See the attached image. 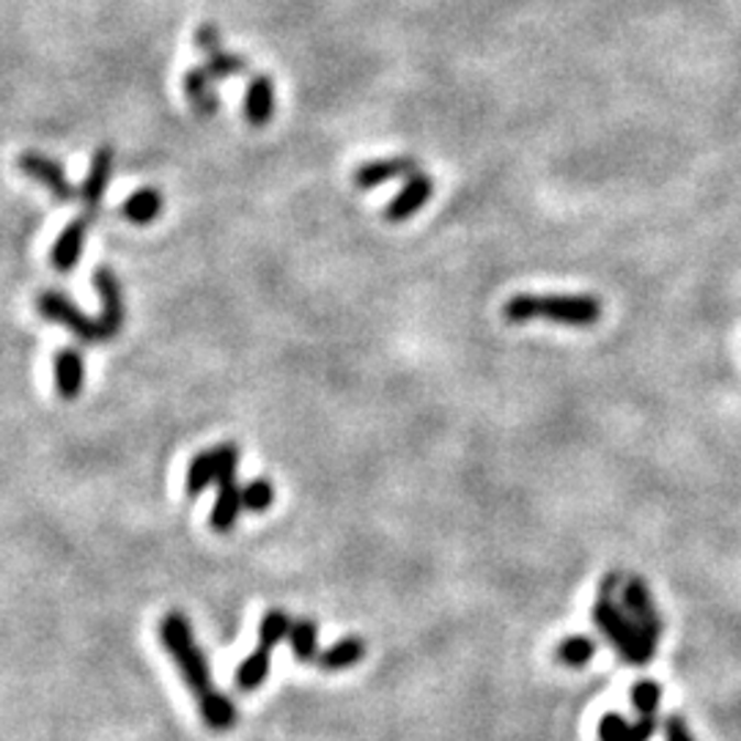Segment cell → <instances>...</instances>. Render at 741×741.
Returning <instances> with one entry per match:
<instances>
[{
    "instance_id": "6da1fadb",
    "label": "cell",
    "mask_w": 741,
    "mask_h": 741,
    "mask_svg": "<svg viewBox=\"0 0 741 741\" xmlns=\"http://www.w3.org/2000/svg\"><path fill=\"white\" fill-rule=\"evenodd\" d=\"M160 640H163L165 651L174 656L176 667H179L187 687L198 695V711L204 726L217 733L231 731L239 720V711L237 706H233L226 695L217 693L215 684H211L209 665H206L204 651H200L198 643H195L193 629H189L185 612L171 610L168 615L163 618V623H160Z\"/></svg>"
},
{
    "instance_id": "7a4b0ae2",
    "label": "cell",
    "mask_w": 741,
    "mask_h": 741,
    "mask_svg": "<svg viewBox=\"0 0 741 741\" xmlns=\"http://www.w3.org/2000/svg\"><path fill=\"white\" fill-rule=\"evenodd\" d=\"M505 322L547 319L555 325L590 327L601 319V303L590 294H516L503 308Z\"/></svg>"
},
{
    "instance_id": "3957f363",
    "label": "cell",
    "mask_w": 741,
    "mask_h": 741,
    "mask_svg": "<svg viewBox=\"0 0 741 741\" xmlns=\"http://www.w3.org/2000/svg\"><path fill=\"white\" fill-rule=\"evenodd\" d=\"M618 585V574H610L604 577L599 590V599L593 604V621L596 626L601 629L607 640L615 645V651L621 654V660L626 665H638L640 667V649H638V629H634V621L629 618V612H623L621 607L612 601V590Z\"/></svg>"
},
{
    "instance_id": "277c9868",
    "label": "cell",
    "mask_w": 741,
    "mask_h": 741,
    "mask_svg": "<svg viewBox=\"0 0 741 741\" xmlns=\"http://www.w3.org/2000/svg\"><path fill=\"white\" fill-rule=\"evenodd\" d=\"M623 607H626L629 618L638 629V645H640V665H649L660 649L662 623L656 615V607L651 604V593L640 577H632L623 588Z\"/></svg>"
},
{
    "instance_id": "5b68a950",
    "label": "cell",
    "mask_w": 741,
    "mask_h": 741,
    "mask_svg": "<svg viewBox=\"0 0 741 741\" xmlns=\"http://www.w3.org/2000/svg\"><path fill=\"white\" fill-rule=\"evenodd\" d=\"M39 314L47 322L66 327L75 338H80L83 344H99L102 341V330H99V322H94L91 316L83 314L72 299H66L58 292H42L36 299Z\"/></svg>"
},
{
    "instance_id": "8992f818",
    "label": "cell",
    "mask_w": 741,
    "mask_h": 741,
    "mask_svg": "<svg viewBox=\"0 0 741 741\" xmlns=\"http://www.w3.org/2000/svg\"><path fill=\"white\" fill-rule=\"evenodd\" d=\"M195 47L206 55V75L211 77V83H220L226 77H244L250 75V64L248 58L242 55H233L222 47V36L220 28L211 25V22H204L195 31Z\"/></svg>"
},
{
    "instance_id": "52a82bcc",
    "label": "cell",
    "mask_w": 741,
    "mask_h": 741,
    "mask_svg": "<svg viewBox=\"0 0 741 741\" xmlns=\"http://www.w3.org/2000/svg\"><path fill=\"white\" fill-rule=\"evenodd\" d=\"M17 165H20V171L28 176V179L47 187V193L53 195L55 204H72V200H77L75 198L77 189L72 187L69 179H66L61 163H55V160L47 157V154L22 152L20 157H17Z\"/></svg>"
},
{
    "instance_id": "ba28073f",
    "label": "cell",
    "mask_w": 741,
    "mask_h": 741,
    "mask_svg": "<svg viewBox=\"0 0 741 741\" xmlns=\"http://www.w3.org/2000/svg\"><path fill=\"white\" fill-rule=\"evenodd\" d=\"M110 176H113V146H99L91 160L86 182H83V187L77 189V195H80V198H77L80 200V215L77 217L94 222V217H97L99 211V204H102L105 193H108Z\"/></svg>"
},
{
    "instance_id": "9c48e42d",
    "label": "cell",
    "mask_w": 741,
    "mask_h": 741,
    "mask_svg": "<svg viewBox=\"0 0 741 741\" xmlns=\"http://www.w3.org/2000/svg\"><path fill=\"white\" fill-rule=\"evenodd\" d=\"M94 286H97L99 299H102V314H99V330H102V341L119 336L121 325H124V297H121V283L110 266H99L94 272Z\"/></svg>"
},
{
    "instance_id": "30bf717a",
    "label": "cell",
    "mask_w": 741,
    "mask_h": 741,
    "mask_svg": "<svg viewBox=\"0 0 741 741\" xmlns=\"http://www.w3.org/2000/svg\"><path fill=\"white\" fill-rule=\"evenodd\" d=\"M434 195V179L423 171H415L412 176H406V185L401 187V193L384 209V220L388 222H404L412 215L423 209L428 204V198Z\"/></svg>"
},
{
    "instance_id": "8fae6325",
    "label": "cell",
    "mask_w": 741,
    "mask_h": 741,
    "mask_svg": "<svg viewBox=\"0 0 741 741\" xmlns=\"http://www.w3.org/2000/svg\"><path fill=\"white\" fill-rule=\"evenodd\" d=\"M94 222L83 220V217H75L69 226L61 231V237L55 239L53 253H50V261H53L55 272H72L80 261L83 248H86V237L91 231Z\"/></svg>"
},
{
    "instance_id": "7c38bea8",
    "label": "cell",
    "mask_w": 741,
    "mask_h": 741,
    "mask_svg": "<svg viewBox=\"0 0 741 741\" xmlns=\"http://www.w3.org/2000/svg\"><path fill=\"white\" fill-rule=\"evenodd\" d=\"M415 171H421L415 157H388V160H373V163L360 165L355 171V187L358 189H373L384 182L393 179H406Z\"/></svg>"
},
{
    "instance_id": "4fadbf2b",
    "label": "cell",
    "mask_w": 741,
    "mask_h": 741,
    "mask_svg": "<svg viewBox=\"0 0 741 741\" xmlns=\"http://www.w3.org/2000/svg\"><path fill=\"white\" fill-rule=\"evenodd\" d=\"M55 369V390L64 401H75L83 393V384H86V360L77 349L66 347L61 352H55L53 360Z\"/></svg>"
},
{
    "instance_id": "5bb4252c",
    "label": "cell",
    "mask_w": 741,
    "mask_h": 741,
    "mask_svg": "<svg viewBox=\"0 0 741 741\" xmlns=\"http://www.w3.org/2000/svg\"><path fill=\"white\" fill-rule=\"evenodd\" d=\"M275 116V86L266 75H255L244 91V121L250 127H266Z\"/></svg>"
},
{
    "instance_id": "9a60e30c",
    "label": "cell",
    "mask_w": 741,
    "mask_h": 741,
    "mask_svg": "<svg viewBox=\"0 0 741 741\" xmlns=\"http://www.w3.org/2000/svg\"><path fill=\"white\" fill-rule=\"evenodd\" d=\"M656 731V717H640L638 722L621 715H604L599 722V741H649Z\"/></svg>"
},
{
    "instance_id": "2e32d148",
    "label": "cell",
    "mask_w": 741,
    "mask_h": 741,
    "mask_svg": "<svg viewBox=\"0 0 741 741\" xmlns=\"http://www.w3.org/2000/svg\"><path fill=\"white\" fill-rule=\"evenodd\" d=\"M211 86H215V83H211V77L206 75L204 66H193V69L185 75V97L200 119H209V116H215L217 108H220V99H217V94L211 91Z\"/></svg>"
},
{
    "instance_id": "e0dca14e",
    "label": "cell",
    "mask_w": 741,
    "mask_h": 741,
    "mask_svg": "<svg viewBox=\"0 0 741 741\" xmlns=\"http://www.w3.org/2000/svg\"><path fill=\"white\" fill-rule=\"evenodd\" d=\"M239 514H242V489H239V483L237 481L220 483V487H217L215 509H211L209 516L215 533H231Z\"/></svg>"
},
{
    "instance_id": "ac0fdd59",
    "label": "cell",
    "mask_w": 741,
    "mask_h": 741,
    "mask_svg": "<svg viewBox=\"0 0 741 741\" xmlns=\"http://www.w3.org/2000/svg\"><path fill=\"white\" fill-rule=\"evenodd\" d=\"M366 656V643L360 638H344L338 640L336 645L325 651V654L316 660V665L327 673H338V671H349V667L360 665V660Z\"/></svg>"
},
{
    "instance_id": "d6986e66",
    "label": "cell",
    "mask_w": 741,
    "mask_h": 741,
    "mask_svg": "<svg viewBox=\"0 0 741 741\" xmlns=\"http://www.w3.org/2000/svg\"><path fill=\"white\" fill-rule=\"evenodd\" d=\"M121 211H124L127 220L135 222V226H149V222L157 220L160 211H163V193L154 187L138 189V193H132L130 198L124 200Z\"/></svg>"
},
{
    "instance_id": "ffe728a7",
    "label": "cell",
    "mask_w": 741,
    "mask_h": 741,
    "mask_svg": "<svg viewBox=\"0 0 741 741\" xmlns=\"http://www.w3.org/2000/svg\"><path fill=\"white\" fill-rule=\"evenodd\" d=\"M270 654H272L270 649L259 645V649L239 665L237 682H233L237 689H242V693H255V689L264 687L266 676H270Z\"/></svg>"
},
{
    "instance_id": "44dd1931",
    "label": "cell",
    "mask_w": 741,
    "mask_h": 741,
    "mask_svg": "<svg viewBox=\"0 0 741 741\" xmlns=\"http://www.w3.org/2000/svg\"><path fill=\"white\" fill-rule=\"evenodd\" d=\"M593 654L596 643L590 638H585V634H574V638L563 640L555 651L557 662L566 667H585L590 660H593Z\"/></svg>"
},
{
    "instance_id": "7402d4cb",
    "label": "cell",
    "mask_w": 741,
    "mask_h": 741,
    "mask_svg": "<svg viewBox=\"0 0 741 741\" xmlns=\"http://www.w3.org/2000/svg\"><path fill=\"white\" fill-rule=\"evenodd\" d=\"M316 638H319V632H316V623L308 621V618H303V621L292 623V629H288V643H292V654L297 662H314V654H316Z\"/></svg>"
},
{
    "instance_id": "603a6c76",
    "label": "cell",
    "mask_w": 741,
    "mask_h": 741,
    "mask_svg": "<svg viewBox=\"0 0 741 741\" xmlns=\"http://www.w3.org/2000/svg\"><path fill=\"white\" fill-rule=\"evenodd\" d=\"M211 483H215V461H211V450H206V454H198L189 459L185 489L189 498H198Z\"/></svg>"
},
{
    "instance_id": "cb8c5ba5",
    "label": "cell",
    "mask_w": 741,
    "mask_h": 741,
    "mask_svg": "<svg viewBox=\"0 0 741 741\" xmlns=\"http://www.w3.org/2000/svg\"><path fill=\"white\" fill-rule=\"evenodd\" d=\"M288 629H292V621H288L286 610H270L264 618H261L259 626V645L264 649H275L281 640L288 638Z\"/></svg>"
},
{
    "instance_id": "d4e9b609",
    "label": "cell",
    "mask_w": 741,
    "mask_h": 741,
    "mask_svg": "<svg viewBox=\"0 0 741 741\" xmlns=\"http://www.w3.org/2000/svg\"><path fill=\"white\" fill-rule=\"evenodd\" d=\"M211 461H215V483H231L237 481L239 472V448L233 443H222L211 450Z\"/></svg>"
},
{
    "instance_id": "484cf974",
    "label": "cell",
    "mask_w": 741,
    "mask_h": 741,
    "mask_svg": "<svg viewBox=\"0 0 741 741\" xmlns=\"http://www.w3.org/2000/svg\"><path fill=\"white\" fill-rule=\"evenodd\" d=\"M272 500H275V492H272V483L266 478H253L242 487V509L253 511V514H264Z\"/></svg>"
},
{
    "instance_id": "4316f807",
    "label": "cell",
    "mask_w": 741,
    "mask_h": 741,
    "mask_svg": "<svg viewBox=\"0 0 741 741\" xmlns=\"http://www.w3.org/2000/svg\"><path fill=\"white\" fill-rule=\"evenodd\" d=\"M662 700V687L656 682H638L632 687V706L640 711V717H656Z\"/></svg>"
},
{
    "instance_id": "83f0119b",
    "label": "cell",
    "mask_w": 741,
    "mask_h": 741,
    "mask_svg": "<svg viewBox=\"0 0 741 741\" xmlns=\"http://www.w3.org/2000/svg\"><path fill=\"white\" fill-rule=\"evenodd\" d=\"M665 741H695L693 733H689L687 722L682 720V717L673 715L671 720L665 722Z\"/></svg>"
}]
</instances>
